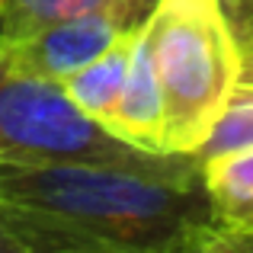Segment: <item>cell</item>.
Segmentation results:
<instances>
[{"mask_svg": "<svg viewBox=\"0 0 253 253\" xmlns=\"http://www.w3.org/2000/svg\"><path fill=\"white\" fill-rule=\"evenodd\" d=\"M0 209L29 250H218L199 161L0 157Z\"/></svg>", "mask_w": 253, "mask_h": 253, "instance_id": "6da1fadb", "label": "cell"}, {"mask_svg": "<svg viewBox=\"0 0 253 253\" xmlns=\"http://www.w3.org/2000/svg\"><path fill=\"white\" fill-rule=\"evenodd\" d=\"M164 90V151L196 157L241 77V48L215 0H154L144 16Z\"/></svg>", "mask_w": 253, "mask_h": 253, "instance_id": "7a4b0ae2", "label": "cell"}, {"mask_svg": "<svg viewBox=\"0 0 253 253\" xmlns=\"http://www.w3.org/2000/svg\"><path fill=\"white\" fill-rule=\"evenodd\" d=\"M0 157L36 161H116L138 164L164 154L125 144L109 135L96 119L77 109L58 81L0 74Z\"/></svg>", "mask_w": 253, "mask_h": 253, "instance_id": "3957f363", "label": "cell"}, {"mask_svg": "<svg viewBox=\"0 0 253 253\" xmlns=\"http://www.w3.org/2000/svg\"><path fill=\"white\" fill-rule=\"evenodd\" d=\"M128 29L131 23H125L119 13H84V16L48 23L29 36L3 42L0 61H3V71H13V74L61 84L64 77L99 58L109 45H116Z\"/></svg>", "mask_w": 253, "mask_h": 253, "instance_id": "277c9868", "label": "cell"}, {"mask_svg": "<svg viewBox=\"0 0 253 253\" xmlns=\"http://www.w3.org/2000/svg\"><path fill=\"white\" fill-rule=\"evenodd\" d=\"M109 135L144 154H167L164 151V90L157 77L154 51H151L144 19L128 32V68H125L122 93L109 122Z\"/></svg>", "mask_w": 253, "mask_h": 253, "instance_id": "5b68a950", "label": "cell"}, {"mask_svg": "<svg viewBox=\"0 0 253 253\" xmlns=\"http://www.w3.org/2000/svg\"><path fill=\"white\" fill-rule=\"evenodd\" d=\"M218 250H253V148L199 161Z\"/></svg>", "mask_w": 253, "mask_h": 253, "instance_id": "8992f818", "label": "cell"}, {"mask_svg": "<svg viewBox=\"0 0 253 253\" xmlns=\"http://www.w3.org/2000/svg\"><path fill=\"white\" fill-rule=\"evenodd\" d=\"M119 13L125 23H141L148 16V0H0V45L19 36L42 29L48 23H61L84 13Z\"/></svg>", "mask_w": 253, "mask_h": 253, "instance_id": "52a82bcc", "label": "cell"}, {"mask_svg": "<svg viewBox=\"0 0 253 253\" xmlns=\"http://www.w3.org/2000/svg\"><path fill=\"white\" fill-rule=\"evenodd\" d=\"M128 32L116 45H109L99 58H93L90 64H84L81 71H74L71 77L61 81L64 93L74 99L77 109H84L90 119H96L106 131H109L112 112H116L119 93H122L125 68H128Z\"/></svg>", "mask_w": 253, "mask_h": 253, "instance_id": "ba28073f", "label": "cell"}, {"mask_svg": "<svg viewBox=\"0 0 253 253\" xmlns=\"http://www.w3.org/2000/svg\"><path fill=\"white\" fill-rule=\"evenodd\" d=\"M244 148H253V86L250 84H237L231 90V96L224 99V106L211 119L209 131L199 144L196 161L228 154V151H244Z\"/></svg>", "mask_w": 253, "mask_h": 253, "instance_id": "9c48e42d", "label": "cell"}, {"mask_svg": "<svg viewBox=\"0 0 253 253\" xmlns=\"http://www.w3.org/2000/svg\"><path fill=\"white\" fill-rule=\"evenodd\" d=\"M237 48L253 45V0H215Z\"/></svg>", "mask_w": 253, "mask_h": 253, "instance_id": "30bf717a", "label": "cell"}, {"mask_svg": "<svg viewBox=\"0 0 253 253\" xmlns=\"http://www.w3.org/2000/svg\"><path fill=\"white\" fill-rule=\"evenodd\" d=\"M26 250H29V247H26V241L16 234L10 215L0 209V253H26Z\"/></svg>", "mask_w": 253, "mask_h": 253, "instance_id": "8fae6325", "label": "cell"}, {"mask_svg": "<svg viewBox=\"0 0 253 253\" xmlns=\"http://www.w3.org/2000/svg\"><path fill=\"white\" fill-rule=\"evenodd\" d=\"M237 84H250L253 86V45L241 48V77H237Z\"/></svg>", "mask_w": 253, "mask_h": 253, "instance_id": "7c38bea8", "label": "cell"}, {"mask_svg": "<svg viewBox=\"0 0 253 253\" xmlns=\"http://www.w3.org/2000/svg\"><path fill=\"white\" fill-rule=\"evenodd\" d=\"M0 74H3V61H0Z\"/></svg>", "mask_w": 253, "mask_h": 253, "instance_id": "4fadbf2b", "label": "cell"}, {"mask_svg": "<svg viewBox=\"0 0 253 253\" xmlns=\"http://www.w3.org/2000/svg\"><path fill=\"white\" fill-rule=\"evenodd\" d=\"M148 3H154V0H148Z\"/></svg>", "mask_w": 253, "mask_h": 253, "instance_id": "5bb4252c", "label": "cell"}]
</instances>
